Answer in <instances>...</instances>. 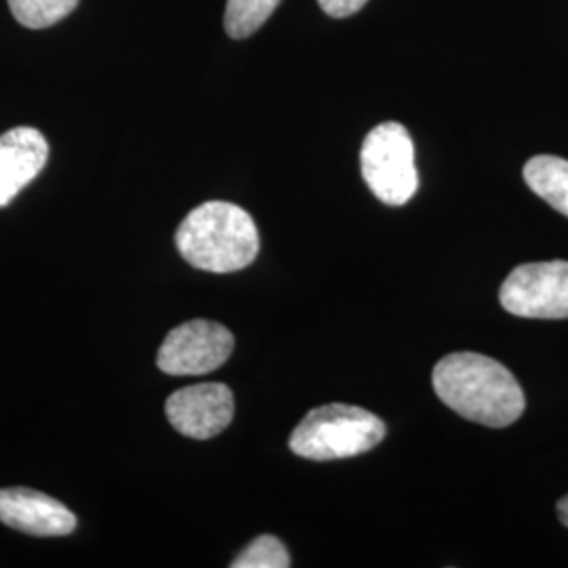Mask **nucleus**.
<instances>
[{"instance_id": "nucleus-1", "label": "nucleus", "mask_w": 568, "mask_h": 568, "mask_svg": "<svg viewBox=\"0 0 568 568\" xmlns=\"http://www.w3.org/2000/svg\"><path fill=\"white\" fill-rule=\"evenodd\" d=\"M438 398L457 415L487 427H508L525 413V392L506 366L476 352L440 358L432 373Z\"/></svg>"}, {"instance_id": "nucleus-2", "label": "nucleus", "mask_w": 568, "mask_h": 568, "mask_svg": "<svg viewBox=\"0 0 568 568\" xmlns=\"http://www.w3.org/2000/svg\"><path fill=\"white\" fill-rule=\"evenodd\" d=\"M175 244L187 264L213 274H230L255 262L260 232L243 206L211 201L190 211L175 234Z\"/></svg>"}, {"instance_id": "nucleus-3", "label": "nucleus", "mask_w": 568, "mask_h": 568, "mask_svg": "<svg viewBox=\"0 0 568 568\" xmlns=\"http://www.w3.org/2000/svg\"><path fill=\"white\" fill-rule=\"evenodd\" d=\"M386 438V424L371 410L352 405L312 408L293 429L288 447L312 462L349 459L368 453Z\"/></svg>"}, {"instance_id": "nucleus-4", "label": "nucleus", "mask_w": 568, "mask_h": 568, "mask_svg": "<svg viewBox=\"0 0 568 568\" xmlns=\"http://www.w3.org/2000/svg\"><path fill=\"white\" fill-rule=\"evenodd\" d=\"M361 166L371 192L389 206L408 203L419 187L415 145L400 122H384L366 135Z\"/></svg>"}, {"instance_id": "nucleus-5", "label": "nucleus", "mask_w": 568, "mask_h": 568, "mask_svg": "<svg viewBox=\"0 0 568 568\" xmlns=\"http://www.w3.org/2000/svg\"><path fill=\"white\" fill-rule=\"evenodd\" d=\"M499 302L520 318H568V262H537L514 267L501 284Z\"/></svg>"}, {"instance_id": "nucleus-6", "label": "nucleus", "mask_w": 568, "mask_h": 568, "mask_svg": "<svg viewBox=\"0 0 568 568\" xmlns=\"http://www.w3.org/2000/svg\"><path fill=\"white\" fill-rule=\"evenodd\" d=\"M234 349V335L220 323L190 321L175 326L164 339L156 365L175 377L204 375L224 365Z\"/></svg>"}, {"instance_id": "nucleus-7", "label": "nucleus", "mask_w": 568, "mask_h": 568, "mask_svg": "<svg viewBox=\"0 0 568 568\" xmlns=\"http://www.w3.org/2000/svg\"><path fill=\"white\" fill-rule=\"evenodd\" d=\"M169 424L194 440L222 434L234 417V396L224 384H196L173 392L166 400Z\"/></svg>"}, {"instance_id": "nucleus-8", "label": "nucleus", "mask_w": 568, "mask_h": 568, "mask_svg": "<svg viewBox=\"0 0 568 568\" xmlns=\"http://www.w3.org/2000/svg\"><path fill=\"white\" fill-rule=\"evenodd\" d=\"M0 523L37 537H63L77 516L58 499L32 488H0Z\"/></svg>"}, {"instance_id": "nucleus-9", "label": "nucleus", "mask_w": 568, "mask_h": 568, "mask_svg": "<svg viewBox=\"0 0 568 568\" xmlns=\"http://www.w3.org/2000/svg\"><path fill=\"white\" fill-rule=\"evenodd\" d=\"M49 143L41 131L18 126L0 135V206L11 203L47 164Z\"/></svg>"}, {"instance_id": "nucleus-10", "label": "nucleus", "mask_w": 568, "mask_h": 568, "mask_svg": "<svg viewBox=\"0 0 568 568\" xmlns=\"http://www.w3.org/2000/svg\"><path fill=\"white\" fill-rule=\"evenodd\" d=\"M525 182L549 206L568 217V161L558 156H535L525 164Z\"/></svg>"}, {"instance_id": "nucleus-11", "label": "nucleus", "mask_w": 568, "mask_h": 568, "mask_svg": "<svg viewBox=\"0 0 568 568\" xmlns=\"http://www.w3.org/2000/svg\"><path fill=\"white\" fill-rule=\"evenodd\" d=\"M281 0H227L225 4V32L232 39H248L255 34L270 16L276 11Z\"/></svg>"}, {"instance_id": "nucleus-12", "label": "nucleus", "mask_w": 568, "mask_h": 568, "mask_svg": "<svg viewBox=\"0 0 568 568\" xmlns=\"http://www.w3.org/2000/svg\"><path fill=\"white\" fill-rule=\"evenodd\" d=\"M81 0H9V9L21 26L42 30L68 18Z\"/></svg>"}, {"instance_id": "nucleus-13", "label": "nucleus", "mask_w": 568, "mask_h": 568, "mask_svg": "<svg viewBox=\"0 0 568 568\" xmlns=\"http://www.w3.org/2000/svg\"><path fill=\"white\" fill-rule=\"evenodd\" d=\"M234 568H286L291 567L288 551L284 548L283 541L262 535L257 537L248 548L239 554V558L232 562Z\"/></svg>"}, {"instance_id": "nucleus-14", "label": "nucleus", "mask_w": 568, "mask_h": 568, "mask_svg": "<svg viewBox=\"0 0 568 568\" xmlns=\"http://www.w3.org/2000/svg\"><path fill=\"white\" fill-rule=\"evenodd\" d=\"M368 0H318L321 9L331 18H349L354 13H358L365 7Z\"/></svg>"}, {"instance_id": "nucleus-15", "label": "nucleus", "mask_w": 568, "mask_h": 568, "mask_svg": "<svg viewBox=\"0 0 568 568\" xmlns=\"http://www.w3.org/2000/svg\"><path fill=\"white\" fill-rule=\"evenodd\" d=\"M556 514H558V520L568 528V493L562 497V499H558V504H556Z\"/></svg>"}]
</instances>
